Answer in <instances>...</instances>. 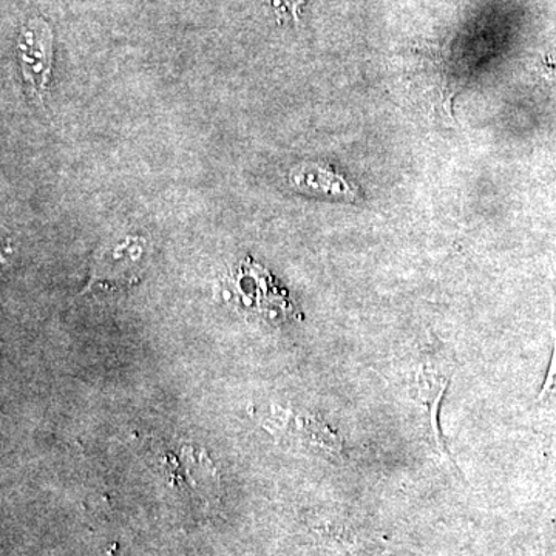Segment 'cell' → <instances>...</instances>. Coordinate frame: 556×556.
<instances>
[{"label":"cell","instance_id":"cell-1","mask_svg":"<svg viewBox=\"0 0 556 556\" xmlns=\"http://www.w3.org/2000/svg\"><path fill=\"white\" fill-rule=\"evenodd\" d=\"M54 36L50 25L35 17L22 25L17 35V58L22 78L27 84L33 100L40 105L46 100L51 73H53Z\"/></svg>","mask_w":556,"mask_h":556},{"label":"cell","instance_id":"cell-2","mask_svg":"<svg viewBox=\"0 0 556 556\" xmlns=\"http://www.w3.org/2000/svg\"><path fill=\"white\" fill-rule=\"evenodd\" d=\"M276 424L274 431L291 442L294 447L308 450L329 457H339L342 452V442L332 433L324 422L316 417L298 416L292 412L276 409Z\"/></svg>","mask_w":556,"mask_h":556},{"label":"cell","instance_id":"cell-3","mask_svg":"<svg viewBox=\"0 0 556 556\" xmlns=\"http://www.w3.org/2000/svg\"><path fill=\"white\" fill-rule=\"evenodd\" d=\"M289 185L300 192L318 193L348 201L357 200L356 186L320 163H302L289 174Z\"/></svg>","mask_w":556,"mask_h":556},{"label":"cell","instance_id":"cell-4","mask_svg":"<svg viewBox=\"0 0 556 556\" xmlns=\"http://www.w3.org/2000/svg\"><path fill=\"white\" fill-rule=\"evenodd\" d=\"M554 356L548 367L547 378L544 380L543 390L540 393V402L548 407H556V289L554 295Z\"/></svg>","mask_w":556,"mask_h":556},{"label":"cell","instance_id":"cell-5","mask_svg":"<svg viewBox=\"0 0 556 556\" xmlns=\"http://www.w3.org/2000/svg\"><path fill=\"white\" fill-rule=\"evenodd\" d=\"M287 2L289 5V10H291L292 16H294L295 20H298L299 7L302 5V3L305 2V0H287Z\"/></svg>","mask_w":556,"mask_h":556}]
</instances>
